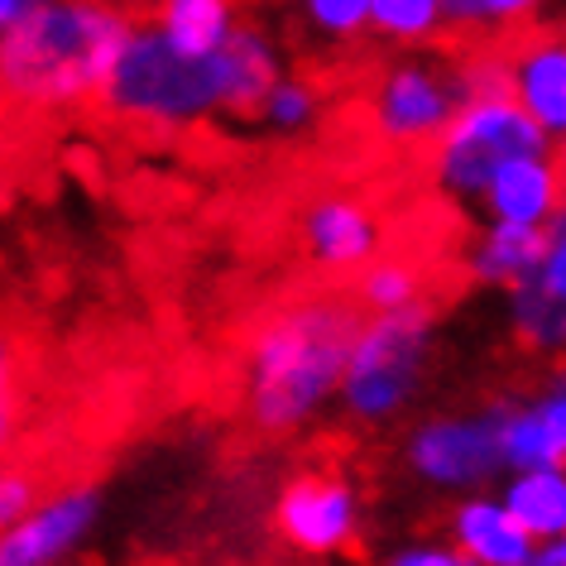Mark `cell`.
Returning <instances> with one entry per match:
<instances>
[{
  "label": "cell",
  "instance_id": "6da1fadb",
  "mask_svg": "<svg viewBox=\"0 0 566 566\" xmlns=\"http://www.w3.org/2000/svg\"><path fill=\"white\" fill-rule=\"evenodd\" d=\"M135 20L116 0H53L15 30H0V82L24 111L102 102Z\"/></svg>",
  "mask_w": 566,
  "mask_h": 566
},
{
  "label": "cell",
  "instance_id": "7a4b0ae2",
  "mask_svg": "<svg viewBox=\"0 0 566 566\" xmlns=\"http://www.w3.org/2000/svg\"><path fill=\"white\" fill-rule=\"evenodd\" d=\"M360 322L342 303H298L269 317L245 350V408L260 432H298L342 399Z\"/></svg>",
  "mask_w": 566,
  "mask_h": 566
},
{
  "label": "cell",
  "instance_id": "3957f363",
  "mask_svg": "<svg viewBox=\"0 0 566 566\" xmlns=\"http://www.w3.org/2000/svg\"><path fill=\"white\" fill-rule=\"evenodd\" d=\"M102 106L116 120L145 125V130H188L207 116H226L221 49L197 59V53H182L154 20H135L116 67H111Z\"/></svg>",
  "mask_w": 566,
  "mask_h": 566
},
{
  "label": "cell",
  "instance_id": "277c9868",
  "mask_svg": "<svg viewBox=\"0 0 566 566\" xmlns=\"http://www.w3.org/2000/svg\"><path fill=\"white\" fill-rule=\"evenodd\" d=\"M437 346V322L428 307H403V313H370L356 327L342 379L346 418L365 428H389L418 403L428 385V365Z\"/></svg>",
  "mask_w": 566,
  "mask_h": 566
},
{
  "label": "cell",
  "instance_id": "5b68a950",
  "mask_svg": "<svg viewBox=\"0 0 566 566\" xmlns=\"http://www.w3.org/2000/svg\"><path fill=\"white\" fill-rule=\"evenodd\" d=\"M552 145L557 139L514 102V92H475L432 139V182L457 202H480L504 164Z\"/></svg>",
  "mask_w": 566,
  "mask_h": 566
},
{
  "label": "cell",
  "instance_id": "8992f818",
  "mask_svg": "<svg viewBox=\"0 0 566 566\" xmlns=\"http://www.w3.org/2000/svg\"><path fill=\"white\" fill-rule=\"evenodd\" d=\"M403 461L408 475L437 494H457L461 500V494L490 490L500 471H509L500 451L494 403L480 408V413H437L413 422L403 442Z\"/></svg>",
  "mask_w": 566,
  "mask_h": 566
},
{
  "label": "cell",
  "instance_id": "52a82bcc",
  "mask_svg": "<svg viewBox=\"0 0 566 566\" xmlns=\"http://www.w3.org/2000/svg\"><path fill=\"white\" fill-rule=\"evenodd\" d=\"M461 102H465L461 67L413 53V59H399L379 73L370 92V125L385 145H399V149L432 145L461 111Z\"/></svg>",
  "mask_w": 566,
  "mask_h": 566
},
{
  "label": "cell",
  "instance_id": "ba28073f",
  "mask_svg": "<svg viewBox=\"0 0 566 566\" xmlns=\"http://www.w3.org/2000/svg\"><path fill=\"white\" fill-rule=\"evenodd\" d=\"M274 523L303 557H336L360 533V494L342 475H298L283 485Z\"/></svg>",
  "mask_w": 566,
  "mask_h": 566
},
{
  "label": "cell",
  "instance_id": "9c48e42d",
  "mask_svg": "<svg viewBox=\"0 0 566 566\" xmlns=\"http://www.w3.org/2000/svg\"><path fill=\"white\" fill-rule=\"evenodd\" d=\"M102 523V490L73 485L39 500L0 533V566H63Z\"/></svg>",
  "mask_w": 566,
  "mask_h": 566
},
{
  "label": "cell",
  "instance_id": "30bf717a",
  "mask_svg": "<svg viewBox=\"0 0 566 566\" xmlns=\"http://www.w3.org/2000/svg\"><path fill=\"white\" fill-rule=\"evenodd\" d=\"M298 240L322 274H356V269L375 264L385 226H379L370 202H360L350 192H327L303 211Z\"/></svg>",
  "mask_w": 566,
  "mask_h": 566
},
{
  "label": "cell",
  "instance_id": "8fae6325",
  "mask_svg": "<svg viewBox=\"0 0 566 566\" xmlns=\"http://www.w3.org/2000/svg\"><path fill=\"white\" fill-rule=\"evenodd\" d=\"M494 418H500V451L509 471L566 461V370L528 399L494 403Z\"/></svg>",
  "mask_w": 566,
  "mask_h": 566
},
{
  "label": "cell",
  "instance_id": "7c38bea8",
  "mask_svg": "<svg viewBox=\"0 0 566 566\" xmlns=\"http://www.w3.org/2000/svg\"><path fill=\"white\" fill-rule=\"evenodd\" d=\"M447 537L457 543L475 566H533L537 537L514 518V509L500 500V490L461 494L447 509Z\"/></svg>",
  "mask_w": 566,
  "mask_h": 566
},
{
  "label": "cell",
  "instance_id": "4fadbf2b",
  "mask_svg": "<svg viewBox=\"0 0 566 566\" xmlns=\"http://www.w3.org/2000/svg\"><path fill=\"white\" fill-rule=\"evenodd\" d=\"M566 202V164L552 149L523 154L504 164L494 182L480 197V211L490 221H514V226H552V217Z\"/></svg>",
  "mask_w": 566,
  "mask_h": 566
},
{
  "label": "cell",
  "instance_id": "5bb4252c",
  "mask_svg": "<svg viewBox=\"0 0 566 566\" xmlns=\"http://www.w3.org/2000/svg\"><path fill=\"white\" fill-rule=\"evenodd\" d=\"M509 59V92L552 139H566V30L523 39Z\"/></svg>",
  "mask_w": 566,
  "mask_h": 566
},
{
  "label": "cell",
  "instance_id": "9a60e30c",
  "mask_svg": "<svg viewBox=\"0 0 566 566\" xmlns=\"http://www.w3.org/2000/svg\"><path fill=\"white\" fill-rule=\"evenodd\" d=\"M547 254V226H514V221H490L475 231L471 250H465V269L485 289H518L543 274Z\"/></svg>",
  "mask_w": 566,
  "mask_h": 566
},
{
  "label": "cell",
  "instance_id": "2e32d148",
  "mask_svg": "<svg viewBox=\"0 0 566 566\" xmlns=\"http://www.w3.org/2000/svg\"><path fill=\"white\" fill-rule=\"evenodd\" d=\"M226 63V116H260L269 87L283 77L274 39L254 24H240L231 34V44L221 49Z\"/></svg>",
  "mask_w": 566,
  "mask_h": 566
},
{
  "label": "cell",
  "instance_id": "e0dca14e",
  "mask_svg": "<svg viewBox=\"0 0 566 566\" xmlns=\"http://www.w3.org/2000/svg\"><path fill=\"white\" fill-rule=\"evenodd\" d=\"M500 500L514 509V518L537 537V543H557L566 533V461L504 471Z\"/></svg>",
  "mask_w": 566,
  "mask_h": 566
},
{
  "label": "cell",
  "instance_id": "ac0fdd59",
  "mask_svg": "<svg viewBox=\"0 0 566 566\" xmlns=\"http://www.w3.org/2000/svg\"><path fill=\"white\" fill-rule=\"evenodd\" d=\"M240 0H154V24L174 39L182 53H217L231 44V34L240 30L235 15Z\"/></svg>",
  "mask_w": 566,
  "mask_h": 566
},
{
  "label": "cell",
  "instance_id": "d6986e66",
  "mask_svg": "<svg viewBox=\"0 0 566 566\" xmlns=\"http://www.w3.org/2000/svg\"><path fill=\"white\" fill-rule=\"evenodd\" d=\"M509 332L537 356H566V298L543 279L509 289Z\"/></svg>",
  "mask_w": 566,
  "mask_h": 566
},
{
  "label": "cell",
  "instance_id": "ffe728a7",
  "mask_svg": "<svg viewBox=\"0 0 566 566\" xmlns=\"http://www.w3.org/2000/svg\"><path fill=\"white\" fill-rule=\"evenodd\" d=\"M447 30V0H375L370 10V34L394 49H428Z\"/></svg>",
  "mask_w": 566,
  "mask_h": 566
},
{
  "label": "cell",
  "instance_id": "44dd1931",
  "mask_svg": "<svg viewBox=\"0 0 566 566\" xmlns=\"http://www.w3.org/2000/svg\"><path fill=\"white\" fill-rule=\"evenodd\" d=\"M317 116H322V92L307 77H293V73H283L260 106V120L274 135H303L317 125Z\"/></svg>",
  "mask_w": 566,
  "mask_h": 566
},
{
  "label": "cell",
  "instance_id": "7402d4cb",
  "mask_svg": "<svg viewBox=\"0 0 566 566\" xmlns=\"http://www.w3.org/2000/svg\"><path fill=\"white\" fill-rule=\"evenodd\" d=\"M365 313H403V307H418L422 298V279L408 260H375L370 269H360L356 283Z\"/></svg>",
  "mask_w": 566,
  "mask_h": 566
},
{
  "label": "cell",
  "instance_id": "603a6c76",
  "mask_svg": "<svg viewBox=\"0 0 566 566\" xmlns=\"http://www.w3.org/2000/svg\"><path fill=\"white\" fill-rule=\"evenodd\" d=\"M552 0H447V20L457 34H485V30H523L533 24Z\"/></svg>",
  "mask_w": 566,
  "mask_h": 566
},
{
  "label": "cell",
  "instance_id": "cb8c5ba5",
  "mask_svg": "<svg viewBox=\"0 0 566 566\" xmlns=\"http://www.w3.org/2000/svg\"><path fill=\"white\" fill-rule=\"evenodd\" d=\"M370 10L375 0H298L303 24L332 44H350V39L370 34Z\"/></svg>",
  "mask_w": 566,
  "mask_h": 566
},
{
  "label": "cell",
  "instance_id": "d4e9b609",
  "mask_svg": "<svg viewBox=\"0 0 566 566\" xmlns=\"http://www.w3.org/2000/svg\"><path fill=\"white\" fill-rule=\"evenodd\" d=\"M385 566H475L451 537H408L385 557Z\"/></svg>",
  "mask_w": 566,
  "mask_h": 566
},
{
  "label": "cell",
  "instance_id": "484cf974",
  "mask_svg": "<svg viewBox=\"0 0 566 566\" xmlns=\"http://www.w3.org/2000/svg\"><path fill=\"white\" fill-rule=\"evenodd\" d=\"M537 279H543L552 293H562L566 298V202L547 226V254H543V274Z\"/></svg>",
  "mask_w": 566,
  "mask_h": 566
},
{
  "label": "cell",
  "instance_id": "4316f807",
  "mask_svg": "<svg viewBox=\"0 0 566 566\" xmlns=\"http://www.w3.org/2000/svg\"><path fill=\"white\" fill-rule=\"evenodd\" d=\"M34 504H39V490H34L30 475H15V471H10L6 480H0V528H10L15 518H24Z\"/></svg>",
  "mask_w": 566,
  "mask_h": 566
},
{
  "label": "cell",
  "instance_id": "83f0119b",
  "mask_svg": "<svg viewBox=\"0 0 566 566\" xmlns=\"http://www.w3.org/2000/svg\"><path fill=\"white\" fill-rule=\"evenodd\" d=\"M44 6H53V0H0V30H15L20 20H30Z\"/></svg>",
  "mask_w": 566,
  "mask_h": 566
},
{
  "label": "cell",
  "instance_id": "f1b7e54d",
  "mask_svg": "<svg viewBox=\"0 0 566 566\" xmlns=\"http://www.w3.org/2000/svg\"><path fill=\"white\" fill-rule=\"evenodd\" d=\"M533 566H562V557H557V543H543V547H537Z\"/></svg>",
  "mask_w": 566,
  "mask_h": 566
},
{
  "label": "cell",
  "instance_id": "f546056e",
  "mask_svg": "<svg viewBox=\"0 0 566 566\" xmlns=\"http://www.w3.org/2000/svg\"><path fill=\"white\" fill-rule=\"evenodd\" d=\"M557 557H562V566H566V533L557 537Z\"/></svg>",
  "mask_w": 566,
  "mask_h": 566
},
{
  "label": "cell",
  "instance_id": "4dcf8cb0",
  "mask_svg": "<svg viewBox=\"0 0 566 566\" xmlns=\"http://www.w3.org/2000/svg\"><path fill=\"white\" fill-rule=\"evenodd\" d=\"M240 6H260V0H240Z\"/></svg>",
  "mask_w": 566,
  "mask_h": 566
},
{
  "label": "cell",
  "instance_id": "1f68e13d",
  "mask_svg": "<svg viewBox=\"0 0 566 566\" xmlns=\"http://www.w3.org/2000/svg\"><path fill=\"white\" fill-rule=\"evenodd\" d=\"M562 145H566V139H562Z\"/></svg>",
  "mask_w": 566,
  "mask_h": 566
}]
</instances>
